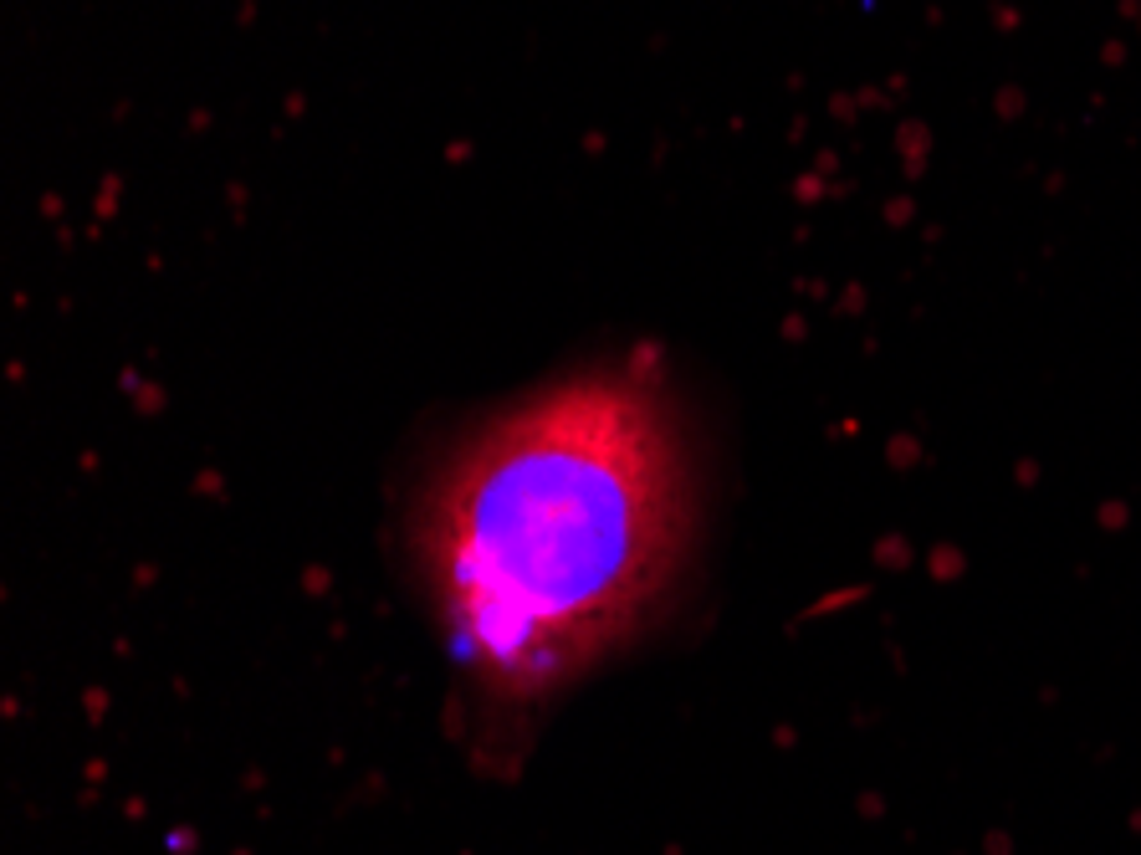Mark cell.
<instances>
[{"mask_svg": "<svg viewBox=\"0 0 1141 855\" xmlns=\"http://www.w3.org/2000/svg\"><path fill=\"white\" fill-rule=\"evenodd\" d=\"M691 538V467L645 369H594L487 420L415 508L440 625L491 697L568 687L640 630Z\"/></svg>", "mask_w": 1141, "mask_h": 855, "instance_id": "1", "label": "cell"}]
</instances>
